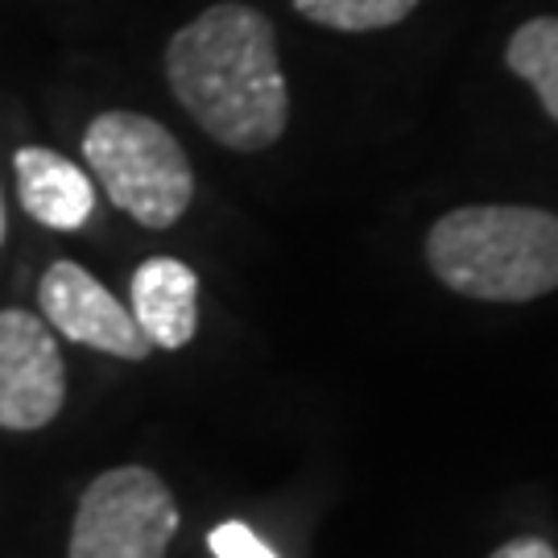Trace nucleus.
I'll use <instances>...</instances> for the list:
<instances>
[{
	"mask_svg": "<svg viewBox=\"0 0 558 558\" xmlns=\"http://www.w3.org/2000/svg\"><path fill=\"white\" fill-rule=\"evenodd\" d=\"M166 83L211 141L257 154L290 124L274 21L253 4L223 0L186 21L166 46Z\"/></svg>",
	"mask_w": 558,
	"mask_h": 558,
	"instance_id": "1",
	"label": "nucleus"
},
{
	"mask_svg": "<svg viewBox=\"0 0 558 558\" xmlns=\"http://www.w3.org/2000/svg\"><path fill=\"white\" fill-rule=\"evenodd\" d=\"M430 274L476 302H534L558 290V216L476 203L439 216L426 236Z\"/></svg>",
	"mask_w": 558,
	"mask_h": 558,
	"instance_id": "2",
	"label": "nucleus"
},
{
	"mask_svg": "<svg viewBox=\"0 0 558 558\" xmlns=\"http://www.w3.org/2000/svg\"><path fill=\"white\" fill-rule=\"evenodd\" d=\"M83 161L104 195L141 228L166 232L195 199V170L179 137L141 112H100L83 133Z\"/></svg>",
	"mask_w": 558,
	"mask_h": 558,
	"instance_id": "3",
	"label": "nucleus"
},
{
	"mask_svg": "<svg viewBox=\"0 0 558 558\" xmlns=\"http://www.w3.org/2000/svg\"><path fill=\"white\" fill-rule=\"evenodd\" d=\"M179 534V505L149 468H112L83 488L66 558H166Z\"/></svg>",
	"mask_w": 558,
	"mask_h": 558,
	"instance_id": "4",
	"label": "nucleus"
},
{
	"mask_svg": "<svg viewBox=\"0 0 558 558\" xmlns=\"http://www.w3.org/2000/svg\"><path fill=\"white\" fill-rule=\"evenodd\" d=\"M66 401V364L50 323L9 306L0 311V430H41Z\"/></svg>",
	"mask_w": 558,
	"mask_h": 558,
	"instance_id": "5",
	"label": "nucleus"
},
{
	"mask_svg": "<svg viewBox=\"0 0 558 558\" xmlns=\"http://www.w3.org/2000/svg\"><path fill=\"white\" fill-rule=\"evenodd\" d=\"M38 306L50 331L66 336L71 343L96 348L117 360H145L154 348L137 331L129 306H120L100 281L92 278L75 260H54L46 265L38 281Z\"/></svg>",
	"mask_w": 558,
	"mask_h": 558,
	"instance_id": "6",
	"label": "nucleus"
},
{
	"mask_svg": "<svg viewBox=\"0 0 558 558\" xmlns=\"http://www.w3.org/2000/svg\"><path fill=\"white\" fill-rule=\"evenodd\" d=\"M129 315L149 348L179 352L199 331V278L179 257L141 260L129 278Z\"/></svg>",
	"mask_w": 558,
	"mask_h": 558,
	"instance_id": "7",
	"label": "nucleus"
},
{
	"mask_svg": "<svg viewBox=\"0 0 558 558\" xmlns=\"http://www.w3.org/2000/svg\"><path fill=\"white\" fill-rule=\"evenodd\" d=\"M17 174V199L25 216H34L41 228L75 232L96 211V186L71 158H62L46 145H21L13 158Z\"/></svg>",
	"mask_w": 558,
	"mask_h": 558,
	"instance_id": "8",
	"label": "nucleus"
},
{
	"mask_svg": "<svg viewBox=\"0 0 558 558\" xmlns=\"http://www.w3.org/2000/svg\"><path fill=\"white\" fill-rule=\"evenodd\" d=\"M509 71L538 92L546 117L558 124V17L525 21L505 46Z\"/></svg>",
	"mask_w": 558,
	"mask_h": 558,
	"instance_id": "9",
	"label": "nucleus"
},
{
	"mask_svg": "<svg viewBox=\"0 0 558 558\" xmlns=\"http://www.w3.org/2000/svg\"><path fill=\"white\" fill-rule=\"evenodd\" d=\"M290 4L299 17L315 21L323 29H339V34L389 29L418 9V0H290Z\"/></svg>",
	"mask_w": 558,
	"mask_h": 558,
	"instance_id": "10",
	"label": "nucleus"
},
{
	"mask_svg": "<svg viewBox=\"0 0 558 558\" xmlns=\"http://www.w3.org/2000/svg\"><path fill=\"white\" fill-rule=\"evenodd\" d=\"M207 546L216 558H278L274 546H265V538H257V530L244 521H220L207 534Z\"/></svg>",
	"mask_w": 558,
	"mask_h": 558,
	"instance_id": "11",
	"label": "nucleus"
},
{
	"mask_svg": "<svg viewBox=\"0 0 558 558\" xmlns=\"http://www.w3.org/2000/svg\"><path fill=\"white\" fill-rule=\"evenodd\" d=\"M488 558H558V550L542 538H513L505 542V546H497Z\"/></svg>",
	"mask_w": 558,
	"mask_h": 558,
	"instance_id": "12",
	"label": "nucleus"
},
{
	"mask_svg": "<svg viewBox=\"0 0 558 558\" xmlns=\"http://www.w3.org/2000/svg\"><path fill=\"white\" fill-rule=\"evenodd\" d=\"M9 236V216H4V195H0V244Z\"/></svg>",
	"mask_w": 558,
	"mask_h": 558,
	"instance_id": "13",
	"label": "nucleus"
}]
</instances>
